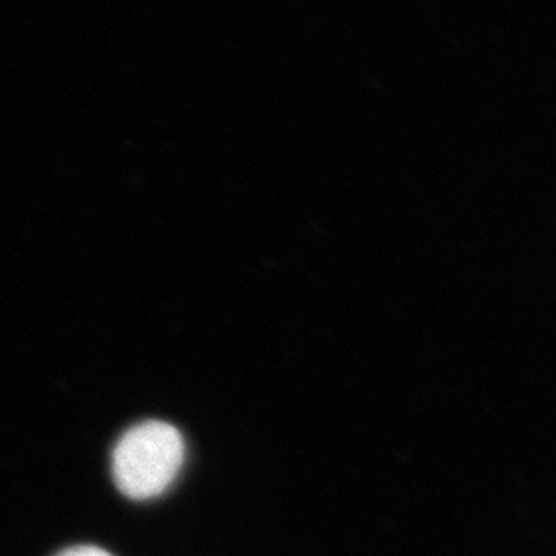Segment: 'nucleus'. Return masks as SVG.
Here are the masks:
<instances>
[{"label": "nucleus", "mask_w": 556, "mask_h": 556, "mask_svg": "<svg viewBox=\"0 0 556 556\" xmlns=\"http://www.w3.org/2000/svg\"><path fill=\"white\" fill-rule=\"evenodd\" d=\"M181 462L184 439L178 429L161 420H147L122 435L112 457V472L126 497L151 498L174 482Z\"/></svg>", "instance_id": "nucleus-1"}, {"label": "nucleus", "mask_w": 556, "mask_h": 556, "mask_svg": "<svg viewBox=\"0 0 556 556\" xmlns=\"http://www.w3.org/2000/svg\"><path fill=\"white\" fill-rule=\"evenodd\" d=\"M56 556H112L105 551H101L98 546H75V548H68L64 553H60Z\"/></svg>", "instance_id": "nucleus-2"}]
</instances>
